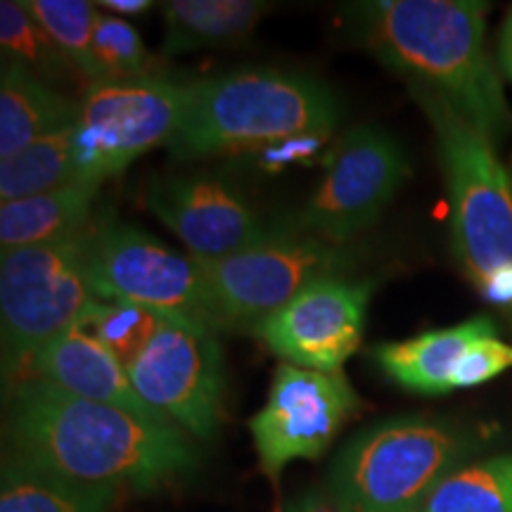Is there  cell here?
Returning <instances> with one entry per match:
<instances>
[{"label":"cell","mask_w":512,"mask_h":512,"mask_svg":"<svg viewBox=\"0 0 512 512\" xmlns=\"http://www.w3.org/2000/svg\"><path fill=\"white\" fill-rule=\"evenodd\" d=\"M10 456L72 482L152 491L200 463L190 434L74 396L38 377L10 384Z\"/></svg>","instance_id":"1"},{"label":"cell","mask_w":512,"mask_h":512,"mask_svg":"<svg viewBox=\"0 0 512 512\" xmlns=\"http://www.w3.org/2000/svg\"><path fill=\"white\" fill-rule=\"evenodd\" d=\"M486 10L477 0H375L354 5L370 50L406 76L411 88L437 95L486 138L512 133L489 50Z\"/></svg>","instance_id":"2"},{"label":"cell","mask_w":512,"mask_h":512,"mask_svg":"<svg viewBox=\"0 0 512 512\" xmlns=\"http://www.w3.org/2000/svg\"><path fill=\"white\" fill-rule=\"evenodd\" d=\"M342 117L328 86L283 69H242L190 83L181 126L169 140L176 159L325 140Z\"/></svg>","instance_id":"3"},{"label":"cell","mask_w":512,"mask_h":512,"mask_svg":"<svg viewBox=\"0 0 512 512\" xmlns=\"http://www.w3.org/2000/svg\"><path fill=\"white\" fill-rule=\"evenodd\" d=\"M411 91L437 136L453 254L465 278L512 323V176L498 159L494 140L437 95Z\"/></svg>","instance_id":"4"},{"label":"cell","mask_w":512,"mask_h":512,"mask_svg":"<svg viewBox=\"0 0 512 512\" xmlns=\"http://www.w3.org/2000/svg\"><path fill=\"white\" fill-rule=\"evenodd\" d=\"M472 451L470 432L453 422L422 415L382 420L337 456L330 501L339 512H422Z\"/></svg>","instance_id":"5"},{"label":"cell","mask_w":512,"mask_h":512,"mask_svg":"<svg viewBox=\"0 0 512 512\" xmlns=\"http://www.w3.org/2000/svg\"><path fill=\"white\" fill-rule=\"evenodd\" d=\"M86 238L88 230L50 245L3 249L0 320L3 373L10 384L27 377L38 351L79 325L95 299L86 271Z\"/></svg>","instance_id":"6"},{"label":"cell","mask_w":512,"mask_h":512,"mask_svg":"<svg viewBox=\"0 0 512 512\" xmlns=\"http://www.w3.org/2000/svg\"><path fill=\"white\" fill-rule=\"evenodd\" d=\"M86 271L93 297L133 302L164 316L223 330L207 273L136 226L114 219L93 221L86 238Z\"/></svg>","instance_id":"7"},{"label":"cell","mask_w":512,"mask_h":512,"mask_svg":"<svg viewBox=\"0 0 512 512\" xmlns=\"http://www.w3.org/2000/svg\"><path fill=\"white\" fill-rule=\"evenodd\" d=\"M188 88L159 74L88 88L74 126L79 181L102 185L152 147L169 145L181 126Z\"/></svg>","instance_id":"8"},{"label":"cell","mask_w":512,"mask_h":512,"mask_svg":"<svg viewBox=\"0 0 512 512\" xmlns=\"http://www.w3.org/2000/svg\"><path fill=\"white\" fill-rule=\"evenodd\" d=\"M200 264L223 330H256L309 285L339 278L354 264V254L294 226L228 259Z\"/></svg>","instance_id":"9"},{"label":"cell","mask_w":512,"mask_h":512,"mask_svg":"<svg viewBox=\"0 0 512 512\" xmlns=\"http://www.w3.org/2000/svg\"><path fill=\"white\" fill-rule=\"evenodd\" d=\"M411 174L401 145L382 128L361 124L332 147L325 174L294 226L335 245L373 226Z\"/></svg>","instance_id":"10"},{"label":"cell","mask_w":512,"mask_h":512,"mask_svg":"<svg viewBox=\"0 0 512 512\" xmlns=\"http://www.w3.org/2000/svg\"><path fill=\"white\" fill-rule=\"evenodd\" d=\"M147 406L195 439H211L223 420V361L216 332L169 320L128 368Z\"/></svg>","instance_id":"11"},{"label":"cell","mask_w":512,"mask_h":512,"mask_svg":"<svg viewBox=\"0 0 512 512\" xmlns=\"http://www.w3.org/2000/svg\"><path fill=\"white\" fill-rule=\"evenodd\" d=\"M361 399L347 375L278 366L266 406L249 420L261 472L278 486L285 465L323 456Z\"/></svg>","instance_id":"12"},{"label":"cell","mask_w":512,"mask_h":512,"mask_svg":"<svg viewBox=\"0 0 512 512\" xmlns=\"http://www.w3.org/2000/svg\"><path fill=\"white\" fill-rule=\"evenodd\" d=\"M373 283L325 278L268 316L254 335L290 366L339 373L361 347Z\"/></svg>","instance_id":"13"},{"label":"cell","mask_w":512,"mask_h":512,"mask_svg":"<svg viewBox=\"0 0 512 512\" xmlns=\"http://www.w3.org/2000/svg\"><path fill=\"white\" fill-rule=\"evenodd\" d=\"M145 202L197 261L228 259L283 230L268 226L221 178H155L147 185Z\"/></svg>","instance_id":"14"},{"label":"cell","mask_w":512,"mask_h":512,"mask_svg":"<svg viewBox=\"0 0 512 512\" xmlns=\"http://www.w3.org/2000/svg\"><path fill=\"white\" fill-rule=\"evenodd\" d=\"M27 377H38L81 399L121 408L138 418L169 422L140 399L126 368L81 323L38 351Z\"/></svg>","instance_id":"15"},{"label":"cell","mask_w":512,"mask_h":512,"mask_svg":"<svg viewBox=\"0 0 512 512\" xmlns=\"http://www.w3.org/2000/svg\"><path fill=\"white\" fill-rule=\"evenodd\" d=\"M486 335H498L494 318L475 316L453 328L380 344L373 349V358L389 380L408 392L448 394L460 356L475 339Z\"/></svg>","instance_id":"16"},{"label":"cell","mask_w":512,"mask_h":512,"mask_svg":"<svg viewBox=\"0 0 512 512\" xmlns=\"http://www.w3.org/2000/svg\"><path fill=\"white\" fill-rule=\"evenodd\" d=\"M81 102L62 95L22 64L3 62L0 74V159L17 155L36 140L74 126Z\"/></svg>","instance_id":"17"},{"label":"cell","mask_w":512,"mask_h":512,"mask_svg":"<svg viewBox=\"0 0 512 512\" xmlns=\"http://www.w3.org/2000/svg\"><path fill=\"white\" fill-rule=\"evenodd\" d=\"M100 185L69 183L64 188L0 204L3 249L72 240L91 226V209Z\"/></svg>","instance_id":"18"},{"label":"cell","mask_w":512,"mask_h":512,"mask_svg":"<svg viewBox=\"0 0 512 512\" xmlns=\"http://www.w3.org/2000/svg\"><path fill=\"white\" fill-rule=\"evenodd\" d=\"M268 10L271 5L254 0H171L162 5L164 53L181 55L238 43L252 34Z\"/></svg>","instance_id":"19"},{"label":"cell","mask_w":512,"mask_h":512,"mask_svg":"<svg viewBox=\"0 0 512 512\" xmlns=\"http://www.w3.org/2000/svg\"><path fill=\"white\" fill-rule=\"evenodd\" d=\"M119 491L64 479L15 456L5 458L0 512H110Z\"/></svg>","instance_id":"20"},{"label":"cell","mask_w":512,"mask_h":512,"mask_svg":"<svg viewBox=\"0 0 512 512\" xmlns=\"http://www.w3.org/2000/svg\"><path fill=\"white\" fill-rule=\"evenodd\" d=\"M74 126L60 128L19 150L17 155L0 159V204L81 183L76 174Z\"/></svg>","instance_id":"21"},{"label":"cell","mask_w":512,"mask_h":512,"mask_svg":"<svg viewBox=\"0 0 512 512\" xmlns=\"http://www.w3.org/2000/svg\"><path fill=\"white\" fill-rule=\"evenodd\" d=\"M422 512H512V451L458 467Z\"/></svg>","instance_id":"22"},{"label":"cell","mask_w":512,"mask_h":512,"mask_svg":"<svg viewBox=\"0 0 512 512\" xmlns=\"http://www.w3.org/2000/svg\"><path fill=\"white\" fill-rule=\"evenodd\" d=\"M169 320L174 318L164 316L155 309H147V306L95 297L88 304L86 313H83L81 325L105 344V349L117 358L128 373V368L150 347L152 339L159 335V330Z\"/></svg>","instance_id":"23"},{"label":"cell","mask_w":512,"mask_h":512,"mask_svg":"<svg viewBox=\"0 0 512 512\" xmlns=\"http://www.w3.org/2000/svg\"><path fill=\"white\" fill-rule=\"evenodd\" d=\"M24 8L48 31L55 46L88 88L98 86L100 76L93 60V34L100 12L86 0H22Z\"/></svg>","instance_id":"24"},{"label":"cell","mask_w":512,"mask_h":512,"mask_svg":"<svg viewBox=\"0 0 512 512\" xmlns=\"http://www.w3.org/2000/svg\"><path fill=\"white\" fill-rule=\"evenodd\" d=\"M0 46L8 62L22 64L43 81H60L76 74L48 31L24 8L22 0L0 3Z\"/></svg>","instance_id":"25"},{"label":"cell","mask_w":512,"mask_h":512,"mask_svg":"<svg viewBox=\"0 0 512 512\" xmlns=\"http://www.w3.org/2000/svg\"><path fill=\"white\" fill-rule=\"evenodd\" d=\"M93 60L100 83L133 81L155 74L138 31L124 19L100 12L93 34Z\"/></svg>","instance_id":"26"},{"label":"cell","mask_w":512,"mask_h":512,"mask_svg":"<svg viewBox=\"0 0 512 512\" xmlns=\"http://www.w3.org/2000/svg\"><path fill=\"white\" fill-rule=\"evenodd\" d=\"M512 368V347L505 344L498 335L479 337L465 354L460 356L456 370L451 377V392L456 389H472L479 384L494 380L496 375Z\"/></svg>","instance_id":"27"},{"label":"cell","mask_w":512,"mask_h":512,"mask_svg":"<svg viewBox=\"0 0 512 512\" xmlns=\"http://www.w3.org/2000/svg\"><path fill=\"white\" fill-rule=\"evenodd\" d=\"M498 67H501L505 79L512 81V10L505 17L501 41H498Z\"/></svg>","instance_id":"28"},{"label":"cell","mask_w":512,"mask_h":512,"mask_svg":"<svg viewBox=\"0 0 512 512\" xmlns=\"http://www.w3.org/2000/svg\"><path fill=\"white\" fill-rule=\"evenodd\" d=\"M95 8H102L105 12H117V15H145L155 8L152 0H100Z\"/></svg>","instance_id":"29"},{"label":"cell","mask_w":512,"mask_h":512,"mask_svg":"<svg viewBox=\"0 0 512 512\" xmlns=\"http://www.w3.org/2000/svg\"><path fill=\"white\" fill-rule=\"evenodd\" d=\"M287 512H339L335 503L330 501V496L325 498L323 494H309L304 496L302 501L292 503V508Z\"/></svg>","instance_id":"30"}]
</instances>
